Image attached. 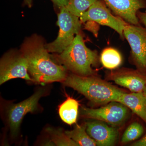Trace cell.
<instances>
[{
	"label": "cell",
	"instance_id": "obj_15",
	"mask_svg": "<svg viewBox=\"0 0 146 146\" xmlns=\"http://www.w3.org/2000/svg\"><path fill=\"white\" fill-rule=\"evenodd\" d=\"M65 133L78 146H97L96 142L86 131V123L80 125H76L73 130L65 131Z\"/></svg>",
	"mask_w": 146,
	"mask_h": 146
},
{
	"label": "cell",
	"instance_id": "obj_6",
	"mask_svg": "<svg viewBox=\"0 0 146 146\" xmlns=\"http://www.w3.org/2000/svg\"><path fill=\"white\" fill-rule=\"evenodd\" d=\"M17 78L33 82L29 74L26 58L20 50H11L6 52L0 60V84Z\"/></svg>",
	"mask_w": 146,
	"mask_h": 146
},
{
	"label": "cell",
	"instance_id": "obj_23",
	"mask_svg": "<svg viewBox=\"0 0 146 146\" xmlns=\"http://www.w3.org/2000/svg\"><path fill=\"white\" fill-rule=\"evenodd\" d=\"M33 0H24V5L28 7L29 8L31 7L32 6Z\"/></svg>",
	"mask_w": 146,
	"mask_h": 146
},
{
	"label": "cell",
	"instance_id": "obj_9",
	"mask_svg": "<svg viewBox=\"0 0 146 146\" xmlns=\"http://www.w3.org/2000/svg\"><path fill=\"white\" fill-rule=\"evenodd\" d=\"M124 36L131 49V58L140 72L146 70V28L127 24Z\"/></svg>",
	"mask_w": 146,
	"mask_h": 146
},
{
	"label": "cell",
	"instance_id": "obj_17",
	"mask_svg": "<svg viewBox=\"0 0 146 146\" xmlns=\"http://www.w3.org/2000/svg\"><path fill=\"white\" fill-rule=\"evenodd\" d=\"M54 146H78L61 128L48 127L45 129Z\"/></svg>",
	"mask_w": 146,
	"mask_h": 146
},
{
	"label": "cell",
	"instance_id": "obj_19",
	"mask_svg": "<svg viewBox=\"0 0 146 146\" xmlns=\"http://www.w3.org/2000/svg\"><path fill=\"white\" fill-rule=\"evenodd\" d=\"M96 0H69L66 8L70 13L80 18Z\"/></svg>",
	"mask_w": 146,
	"mask_h": 146
},
{
	"label": "cell",
	"instance_id": "obj_1",
	"mask_svg": "<svg viewBox=\"0 0 146 146\" xmlns=\"http://www.w3.org/2000/svg\"><path fill=\"white\" fill-rule=\"evenodd\" d=\"M45 44L43 37L33 34L26 38L21 45L20 50L27 60L29 74L34 83H62L68 70L54 60Z\"/></svg>",
	"mask_w": 146,
	"mask_h": 146
},
{
	"label": "cell",
	"instance_id": "obj_5",
	"mask_svg": "<svg viewBox=\"0 0 146 146\" xmlns=\"http://www.w3.org/2000/svg\"><path fill=\"white\" fill-rule=\"evenodd\" d=\"M82 23L80 18L70 13L66 7L60 8L58 13L57 22L59 32L54 41L45 44L48 52L58 54L63 52L72 44L76 35L80 32Z\"/></svg>",
	"mask_w": 146,
	"mask_h": 146
},
{
	"label": "cell",
	"instance_id": "obj_24",
	"mask_svg": "<svg viewBox=\"0 0 146 146\" xmlns=\"http://www.w3.org/2000/svg\"><path fill=\"white\" fill-rule=\"evenodd\" d=\"M143 92L144 95H145V96L146 98V86L145 88V89H144V91H143Z\"/></svg>",
	"mask_w": 146,
	"mask_h": 146
},
{
	"label": "cell",
	"instance_id": "obj_16",
	"mask_svg": "<svg viewBox=\"0 0 146 146\" xmlns=\"http://www.w3.org/2000/svg\"><path fill=\"white\" fill-rule=\"evenodd\" d=\"M100 60L104 68L114 70L121 65L122 58L117 50L114 48H108L102 52Z\"/></svg>",
	"mask_w": 146,
	"mask_h": 146
},
{
	"label": "cell",
	"instance_id": "obj_20",
	"mask_svg": "<svg viewBox=\"0 0 146 146\" xmlns=\"http://www.w3.org/2000/svg\"><path fill=\"white\" fill-rule=\"evenodd\" d=\"M56 8L60 9L61 7H66L69 3V0H51Z\"/></svg>",
	"mask_w": 146,
	"mask_h": 146
},
{
	"label": "cell",
	"instance_id": "obj_13",
	"mask_svg": "<svg viewBox=\"0 0 146 146\" xmlns=\"http://www.w3.org/2000/svg\"><path fill=\"white\" fill-rule=\"evenodd\" d=\"M116 102H119L129 108L146 123V98L143 92H123Z\"/></svg>",
	"mask_w": 146,
	"mask_h": 146
},
{
	"label": "cell",
	"instance_id": "obj_8",
	"mask_svg": "<svg viewBox=\"0 0 146 146\" xmlns=\"http://www.w3.org/2000/svg\"><path fill=\"white\" fill-rule=\"evenodd\" d=\"M128 108L121 103L112 102L105 106L96 109L82 108L80 114L84 117L99 120L116 126L122 124L127 119Z\"/></svg>",
	"mask_w": 146,
	"mask_h": 146
},
{
	"label": "cell",
	"instance_id": "obj_22",
	"mask_svg": "<svg viewBox=\"0 0 146 146\" xmlns=\"http://www.w3.org/2000/svg\"><path fill=\"white\" fill-rule=\"evenodd\" d=\"M134 146H146V134L141 140L135 143H133L132 145Z\"/></svg>",
	"mask_w": 146,
	"mask_h": 146
},
{
	"label": "cell",
	"instance_id": "obj_7",
	"mask_svg": "<svg viewBox=\"0 0 146 146\" xmlns=\"http://www.w3.org/2000/svg\"><path fill=\"white\" fill-rule=\"evenodd\" d=\"M102 0L96 1L84 12L80 19L82 23L94 22L102 25L109 27L117 32L123 39V31L127 23L118 16H115Z\"/></svg>",
	"mask_w": 146,
	"mask_h": 146
},
{
	"label": "cell",
	"instance_id": "obj_10",
	"mask_svg": "<svg viewBox=\"0 0 146 146\" xmlns=\"http://www.w3.org/2000/svg\"><path fill=\"white\" fill-rule=\"evenodd\" d=\"M116 16L127 23L139 25L137 13L146 8L145 0H102Z\"/></svg>",
	"mask_w": 146,
	"mask_h": 146
},
{
	"label": "cell",
	"instance_id": "obj_12",
	"mask_svg": "<svg viewBox=\"0 0 146 146\" xmlns=\"http://www.w3.org/2000/svg\"><path fill=\"white\" fill-rule=\"evenodd\" d=\"M109 76L116 84L132 92H143L146 86V76L139 70L121 69L111 72Z\"/></svg>",
	"mask_w": 146,
	"mask_h": 146
},
{
	"label": "cell",
	"instance_id": "obj_18",
	"mask_svg": "<svg viewBox=\"0 0 146 146\" xmlns=\"http://www.w3.org/2000/svg\"><path fill=\"white\" fill-rule=\"evenodd\" d=\"M144 131V128L142 125L137 122L132 123L124 132L121 139V143L126 144L135 141L142 136Z\"/></svg>",
	"mask_w": 146,
	"mask_h": 146
},
{
	"label": "cell",
	"instance_id": "obj_11",
	"mask_svg": "<svg viewBox=\"0 0 146 146\" xmlns=\"http://www.w3.org/2000/svg\"><path fill=\"white\" fill-rule=\"evenodd\" d=\"M86 131L94 139L97 146H111L116 143L119 132L114 126H109L96 120L86 123Z\"/></svg>",
	"mask_w": 146,
	"mask_h": 146
},
{
	"label": "cell",
	"instance_id": "obj_2",
	"mask_svg": "<svg viewBox=\"0 0 146 146\" xmlns=\"http://www.w3.org/2000/svg\"><path fill=\"white\" fill-rule=\"evenodd\" d=\"M52 57L56 63L63 65L73 74L84 76H96L93 67L98 65L99 56L97 51L86 46L80 32L63 52L52 55Z\"/></svg>",
	"mask_w": 146,
	"mask_h": 146
},
{
	"label": "cell",
	"instance_id": "obj_3",
	"mask_svg": "<svg viewBox=\"0 0 146 146\" xmlns=\"http://www.w3.org/2000/svg\"><path fill=\"white\" fill-rule=\"evenodd\" d=\"M62 83L82 94L92 103L104 104L116 102L123 92L117 87L96 76H84L68 74Z\"/></svg>",
	"mask_w": 146,
	"mask_h": 146
},
{
	"label": "cell",
	"instance_id": "obj_21",
	"mask_svg": "<svg viewBox=\"0 0 146 146\" xmlns=\"http://www.w3.org/2000/svg\"><path fill=\"white\" fill-rule=\"evenodd\" d=\"M137 16L139 21L146 27V11L145 12L138 11Z\"/></svg>",
	"mask_w": 146,
	"mask_h": 146
},
{
	"label": "cell",
	"instance_id": "obj_14",
	"mask_svg": "<svg viewBox=\"0 0 146 146\" xmlns=\"http://www.w3.org/2000/svg\"><path fill=\"white\" fill-rule=\"evenodd\" d=\"M78 102L70 97L60 105L58 113L60 119L69 125L76 123L78 113Z\"/></svg>",
	"mask_w": 146,
	"mask_h": 146
},
{
	"label": "cell",
	"instance_id": "obj_4",
	"mask_svg": "<svg viewBox=\"0 0 146 146\" xmlns=\"http://www.w3.org/2000/svg\"><path fill=\"white\" fill-rule=\"evenodd\" d=\"M47 87H40L28 98L17 104L5 102L2 115L5 124L11 138L15 139L20 132L21 123L27 113L36 112L39 107V100L48 93Z\"/></svg>",
	"mask_w": 146,
	"mask_h": 146
}]
</instances>
